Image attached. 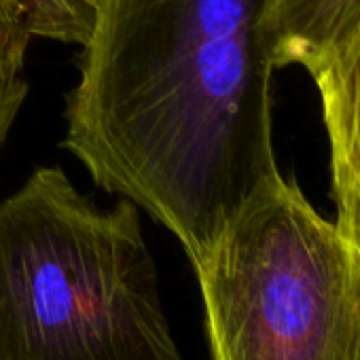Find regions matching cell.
Listing matches in <instances>:
<instances>
[{
    "label": "cell",
    "instance_id": "277c9868",
    "mask_svg": "<svg viewBox=\"0 0 360 360\" xmlns=\"http://www.w3.org/2000/svg\"><path fill=\"white\" fill-rule=\"evenodd\" d=\"M322 100L337 225L360 240V13L307 68Z\"/></svg>",
    "mask_w": 360,
    "mask_h": 360
},
{
    "label": "cell",
    "instance_id": "6da1fadb",
    "mask_svg": "<svg viewBox=\"0 0 360 360\" xmlns=\"http://www.w3.org/2000/svg\"><path fill=\"white\" fill-rule=\"evenodd\" d=\"M267 0H96L62 146L191 265L278 169Z\"/></svg>",
    "mask_w": 360,
    "mask_h": 360
},
{
    "label": "cell",
    "instance_id": "52a82bcc",
    "mask_svg": "<svg viewBox=\"0 0 360 360\" xmlns=\"http://www.w3.org/2000/svg\"><path fill=\"white\" fill-rule=\"evenodd\" d=\"M28 94L30 83L24 72L0 68V146L5 144L11 127L15 125Z\"/></svg>",
    "mask_w": 360,
    "mask_h": 360
},
{
    "label": "cell",
    "instance_id": "8992f818",
    "mask_svg": "<svg viewBox=\"0 0 360 360\" xmlns=\"http://www.w3.org/2000/svg\"><path fill=\"white\" fill-rule=\"evenodd\" d=\"M96 0H0V68L24 72L32 41L83 45Z\"/></svg>",
    "mask_w": 360,
    "mask_h": 360
},
{
    "label": "cell",
    "instance_id": "7a4b0ae2",
    "mask_svg": "<svg viewBox=\"0 0 360 360\" xmlns=\"http://www.w3.org/2000/svg\"><path fill=\"white\" fill-rule=\"evenodd\" d=\"M0 360H185L138 206H96L60 165L0 202Z\"/></svg>",
    "mask_w": 360,
    "mask_h": 360
},
{
    "label": "cell",
    "instance_id": "3957f363",
    "mask_svg": "<svg viewBox=\"0 0 360 360\" xmlns=\"http://www.w3.org/2000/svg\"><path fill=\"white\" fill-rule=\"evenodd\" d=\"M193 269L210 360H360V240L280 169Z\"/></svg>",
    "mask_w": 360,
    "mask_h": 360
},
{
    "label": "cell",
    "instance_id": "5b68a950",
    "mask_svg": "<svg viewBox=\"0 0 360 360\" xmlns=\"http://www.w3.org/2000/svg\"><path fill=\"white\" fill-rule=\"evenodd\" d=\"M360 13V0H267L265 41L274 68L305 70Z\"/></svg>",
    "mask_w": 360,
    "mask_h": 360
}]
</instances>
